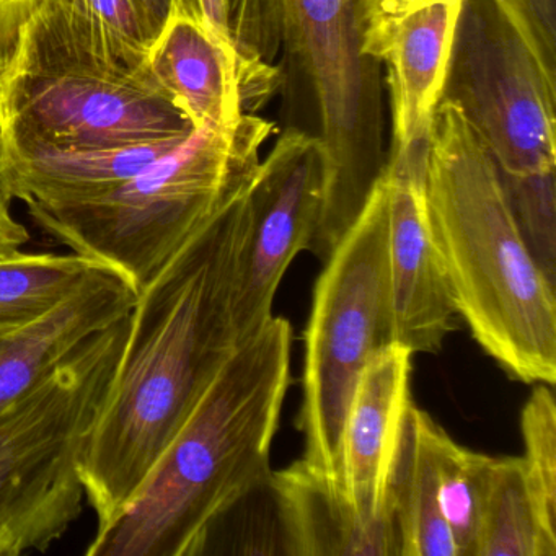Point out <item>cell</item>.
<instances>
[{"label": "cell", "mask_w": 556, "mask_h": 556, "mask_svg": "<svg viewBox=\"0 0 556 556\" xmlns=\"http://www.w3.org/2000/svg\"><path fill=\"white\" fill-rule=\"evenodd\" d=\"M249 190L214 214L138 292L80 465L97 530L128 509L239 344L233 305L252 220Z\"/></svg>", "instance_id": "1"}, {"label": "cell", "mask_w": 556, "mask_h": 556, "mask_svg": "<svg viewBox=\"0 0 556 556\" xmlns=\"http://www.w3.org/2000/svg\"><path fill=\"white\" fill-rule=\"evenodd\" d=\"M292 328L273 315L207 383L128 509L89 556L206 555L216 529L271 480V444L291 383Z\"/></svg>", "instance_id": "2"}, {"label": "cell", "mask_w": 556, "mask_h": 556, "mask_svg": "<svg viewBox=\"0 0 556 556\" xmlns=\"http://www.w3.org/2000/svg\"><path fill=\"white\" fill-rule=\"evenodd\" d=\"M425 187L457 315L507 376L555 386L556 282L530 253L493 159L445 103L432 118Z\"/></svg>", "instance_id": "3"}, {"label": "cell", "mask_w": 556, "mask_h": 556, "mask_svg": "<svg viewBox=\"0 0 556 556\" xmlns=\"http://www.w3.org/2000/svg\"><path fill=\"white\" fill-rule=\"evenodd\" d=\"M276 125L243 115L200 129L129 180L87 200L27 203L31 220L77 255L144 289L214 214L252 187Z\"/></svg>", "instance_id": "4"}, {"label": "cell", "mask_w": 556, "mask_h": 556, "mask_svg": "<svg viewBox=\"0 0 556 556\" xmlns=\"http://www.w3.org/2000/svg\"><path fill=\"white\" fill-rule=\"evenodd\" d=\"M273 8L282 129L317 139L327 155L324 211L308 250L325 263L389 157L380 63L364 54L354 0H273Z\"/></svg>", "instance_id": "5"}, {"label": "cell", "mask_w": 556, "mask_h": 556, "mask_svg": "<svg viewBox=\"0 0 556 556\" xmlns=\"http://www.w3.org/2000/svg\"><path fill=\"white\" fill-rule=\"evenodd\" d=\"M126 331L128 317L93 334L0 412V556L47 552L83 516L84 451Z\"/></svg>", "instance_id": "6"}, {"label": "cell", "mask_w": 556, "mask_h": 556, "mask_svg": "<svg viewBox=\"0 0 556 556\" xmlns=\"http://www.w3.org/2000/svg\"><path fill=\"white\" fill-rule=\"evenodd\" d=\"M318 276L304 333V460L341 483V435L361 374L395 343L382 177ZM343 486V484H341Z\"/></svg>", "instance_id": "7"}, {"label": "cell", "mask_w": 556, "mask_h": 556, "mask_svg": "<svg viewBox=\"0 0 556 556\" xmlns=\"http://www.w3.org/2000/svg\"><path fill=\"white\" fill-rule=\"evenodd\" d=\"M439 103L501 174L556 170V70L503 0H462Z\"/></svg>", "instance_id": "8"}, {"label": "cell", "mask_w": 556, "mask_h": 556, "mask_svg": "<svg viewBox=\"0 0 556 556\" xmlns=\"http://www.w3.org/2000/svg\"><path fill=\"white\" fill-rule=\"evenodd\" d=\"M193 132L144 71L9 67L0 76V146L128 148Z\"/></svg>", "instance_id": "9"}, {"label": "cell", "mask_w": 556, "mask_h": 556, "mask_svg": "<svg viewBox=\"0 0 556 556\" xmlns=\"http://www.w3.org/2000/svg\"><path fill=\"white\" fill-rule=\"evenodd\" d=\"M327 155L317 139L282 129L249 190V239L237 281L233 324L240 341L273 317L292 260L311 250L324 211Z\"/></svg>", "instance_id": "10"}, {"label": "cell", "mask_w": 556, "mask_h": 556, "mask_svg": "<svg viewBox=\"0 0 556 556\" xmlns=\"http://www.w3.org/2000/svg\"><path fill=\"white\" fill-rule=\"evenodd\" d=\"M149 83L200 129L237 125L279 92L278 67H245L211 31L197 0H175L146 53Z\"/></svg>", "instance_id": "11"}, {"label": "cell", "mask_w": 556, "mask_h": 556, "mask_svg": "<svg viewBox=\"0 0 556 556\" xmlns=\"http://www.w3.org/2000/svg\"><path fill=\"white\" fill-rule=\"evenodd\" d=\"M426 144L393 152L383 168L396 343L438 353L454 330L451 285L426 201Z\"/></svg>", "instance_id": "12"}, {"label": "cell", "mask_w": 556, "mask_h": 556, "mask_svg": "<svg viewBox=\"0 0 556 556\" xmlns=\"http://www.w3.org/2000/svg\"><path fill=\"white\" fill-rule=\"evenodd\" d=\"M413 353L402 343L382 348L351 396L341 435V484L369 522L393 520L392 480L406 413L412 405Z\"/></svg>", "instance_id": "13"}, {"label": "cell", "mask_w": 556, "mask_h": 556, "mask_svg": "<svg viewBox=\"0 0 556 556\" xmlns=\"http://www.w3.org/2000/svg\"><path fill=\"white\" fill-rule=\"evenodd\" d=\"M148 48L131 0H30L9 67L141 73Z\"/></svg>", "instance_id": "14"}, {"label": "cell", "mask_w": 556, "mask_h": 556, "mask_svg": "<svg viewBox=\"0 0 556 556\" xmlns=\"http://www.w3.org/2000/svg\"><path fill=\"white\" fill-rule=\"evenodd\" d=\"M136 299L131 282L97 266L53 311L0 334V412L43 382L84 341L129 317Z\"/></svg>", "instance_id": "15"}, {"label": "cell", "mask_w": 556, "mask_h": 556, "mask_svg": "<svg viewBox=\"0 0 556 556\" xmlns=\"http://www.w3.org/2000/svg\"><path fill=\"white\" fill-rule=\"evenodd\" d=\"M268 490L286 555L400 556L395 519H364L340 481L304 458L273 471Z\"/></svg>", "instance_id": "16"}, {"label": "cell", "mask_w": 556, "mask_h": 556, "mask_svg": "<svg viewBox=\"0 0 556 556\" xmlns=\"http://www.w3.org/2000/svg\"><path fill=\"white\" fill-rule=\"evenodd\" d=\"M460 5L462 0H442L418 9L396 22L374 48V60L389 67V154L428 142Z\"/></svg>", "instance_id": "17"}, {"label": "cell", "mask_w": 556, "mask_h": 556, "mask_svg": "<svg viewBox=\"0 0 556 556\" xmlns=\"http://www.w3.org/2000/svg\"><path fill=\"white\" fill-rule=\"evenodd\" d=\"M188 138L112 149L0 146V188L24 204L87 200L135 177Z\"/></svg>", "instance_id": "18"}, {"label": "cell", "mask_w": 556, "mask_h": 556, "mask_svg": "<svg viewBox=\"0 0 556 556\" xmlns=\"http://www.w3.org/2000/svg\"><path fill=\"white\" fill-rule=\"evenodd\" d=\"M444 429L412 403L392 480L400 556H458L439 497L438 448Z\"/></svg>", "instance_id": "19"}, {"label": "cell", "mask_w": 556, "mask_h": 556, "mask_svg": "<svg viewBox=\"0 0 556 556\" xmlns=\"http://www.w3.org/2000/svg\"><path fill=\"white\" fill-rule=\"evenodd\" d=\"M475 556H556V516L522 457H490Z\"/></svg>", "instance_id": "20"}, {"label": "cell", "mask_w": 556, "mask_h": 556, "mask_svg": "<svg viewBox=\"0 0 556 556\" xmlns=\"http://www.w3.org/2000/svg\"><path fill=\"white\" fill-rule=\"evenodd\" d=\"M99 263L77 253L0 256V334L47 315L70 298Z\"/></svg>", "instance_id": "21"}, {"label": "cell", "mask_w": 556, "mask_h": 556, "mask_svg": "<svg viewBox=\"0 0 556 556\" xmlns=\"http://www.w3.org/2000/svg\"><path fill=\"white\" fill-rule=\"evenodd\" d=\"M490 455L457 444L447 432L439 438L438 473L442 514L458 556H475Z\"/></svg>", "instance_id": "22"}, {"label": "cell", "mask_w": 556, "mask_h": 556, "mask_svg": "<svg viewBox=\"0 0 556 556\" xmlns=\"http://www.w3.org/2000/svg\"><path fill=\"white\" fill-rule=\"evenodd\" d=\"M517 227L535 262L556 282V170L529 175L501 174Z\"/></svg>", "instance_id": "23"}, {"label": "cell", "mask_w": 556, "mask_h": 556, "mask_svg": "<svg viewBox=\"0 0 556 556\" xmlns=\"http://www.w3.org/2000/svg\"><path fill=\"white\" fill-rule=\"evenodd\" d=\"M527 473L549 514L556 516V403L552 386L535 383L520 413Z\"/></svg>", "instance_id": "24"}, {"label": "cell", "mask_w": 556, "mask_h": 556, "mask_svg": "<svg viewBox=\"0 0 556 556\" xmlns=\"http://www.w3.org/2000/svg\"><path fill=\"white\" fill-rule=\"evenodd\" d=\"M354 2H356L361 31H363V51L364 54L372 58L374 48L396 22L418 9L442 2V0H354Z\"/></svg>", "instance_id": "25"}, {"label": "cell", "mask_w": 556, "mask_h": 556, "mask_svg": "<svg viewBox=\"0 0 556 556\" xmlns=\"http://www.w3.org/2000/svg\"><path fill=\"white\" fill-rule=\"evenodd\" d=\"M529 31L543 60L556 70V0H503Z\"/></svg>", "instance_id": "26"}, {"label": "cell", "mask_w": 556, "mask_h": 556, "mask_svg": "<svg viewBox=\"0 0 556 556\" xmlns=\"http://www.w3.org/2000/svg\"><path fill=\"white\" fill-rule=\"evenodd\" d=\"M30 18V0H0V76L5 73Z\"/></svg>", "instance_id": "27"}, {"label": "cell", "mask_w": 556, "mask_h": 556, "mask_svg": "<svg viewBox=\"0 0 556 556\" xmlns=\"http://www.w3.org/2000/svg\"><path fill=\"white\" fill-rule=\"evenodd\" d=\"M11 203L8 194L0 188V256L21 252L30 240L27 227L15 219Z\"/></svg>", "instance_id": "28"}, {"label": "cell", "mask_w": 556, "mask_h": 556, "mask_svg": "<svg viewBox=\"0 0 556 556\" xmlns=\"http://www.w3.org/2000/svg\"><path fill=\"white\" fill-rule=\"evenodd\" d=\"M198 9L203 15L204 22L214 35L230 50L236 51L229 34V0H197ZM237 53V51H236Z\"/></svg>", "instance_id": "29"}, {"label": "cell", "mask_w": 556, "mask_h": 556, "mask_svg": "<svg viewBox=\"0 0 556 556\" xmlns=\"http://www.w3.org/2000/svg\"><path fill=\"white\" fill-rule=\"evenodd\" d=\"M174 2L175 0H131L132 8L148 35L149 43L161 30Z\"/></svg>", "instance_id": "30"}]
</instances>
